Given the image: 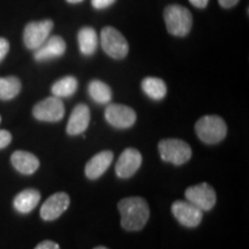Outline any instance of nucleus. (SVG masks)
Returning a JSON list of instances; mask_svg holds the SVG:
<instances>
[{
  "label": "nucleus",
  "instance_id": "20",
  "mask_svg": "<svg viewBox=\"0 0 249 249\" xmlns=\"http://www.w3.org/2000/svg\"><path fill=\"white\" fill-rule=\"evenodd\" d=\"M89 96L98 104H108L112 99V90L107 83L99 80H92L88 86Z\"/></svg>",
  "mask_w": 249,
  "mask_h": 249
},
{
  "label": "nucleus",
  "instance_id": "14",
  "mask_svg": "<svg viewBox=\"0 0 249 249\" xmlns=\"http://www.w3.org/2000/svg\"><path fill=\"white\" fill-rule=\"evenodd\" d=\"M90 123V108L88 105L77 104L75 107L71 111L70 119L67 123V133L70 135H79V134H83L86 129L88 128Z\"/></svg>",
  "mask_w": 249,
  "mask_h": 249
},
{
  "label": "nucleus",
  "instance_id": "21",
  "mask_svg": "<svg viewBox=\"0 0 249 249\" xmlns=\"http://www.w3.org/2000/svg\"><path fill=\"white\" fill-rule=\"evenodd\" d=\"M77 90V80L74 76H65L53 83L51 91L58 98L71 97Z\"/></svg>",
  "mask_w": 249,
  "mask_h": 249
},
{
  "label": "nucleus",
  "instance_id": "1",
  "mask_svg": "<svg viewBox=\"0 0 249 249\" xmlns=\"http://www.w3.org/2000/svg\"><path fill=\"white\" fill-rule=\"evenodd\" d=\"M121 214V226L126 231H140L147 224L150 210L144 198L140 196L126 197L118 203Z\"/></svg>",
  "mask_w": 249,
  "mask_h": 249
},
{
  "label": "nucleus",
  "instance_id": "12",
  "mask_svg": "<svg viewBox=\"0 0 249 249\" xmlns=\"http://www.w3.org/2000/svg\"><path fill=\"white\" fill-rule=\"evenodd\" d=\"M70 203L71 198L68 194L64 192L55 193L43 203L42 208H40V217L48 222L57 219L68 209Z\"/></svg>",
  "mask_w": 249,
  "mask_h": 249
},
{
  "label": "nucleus",
  "instance_id": "8",
  "mask_svg": "<svg viewBox=\"0 0 249 249\" xmlns=\"http://www.w3.org/2000/svg\"><path fill=\"white\" fill-rule=\"evenodd\" d=\"M185 196L187 201L191 202L202 211H209L216 204L217 196L214 189L209 183H198V185L188 187Z\"/></svg>",
  "mask_w": 249,
  "mask_h": 249
},
{
  "label": "nucleus",
  "instance_id": "7",
  "mask_svg": "<svg viewBox=\"0 0 249 249\" xmlns=\"http://www.w3.org/2000/svg\"><path fill=\"white\" fill-rule=\"evenodd\" d=\"M52 29H53V22L51 20L35 21V22L28 23L23 31L24 45L27 46V49L35 51L49 38Z\"/></svg>",
  "mask_w": 249,
  "mask_h": 249
},
{
  "label": "nucleus",
  "instance_id": "6",
  "mask_svg": "<svg viewBox=\"0 0 249 249\" xmlns=\"http://www.w3.org/2000/svg\"><path fill=\"white\" fill-rule=\"evenodd\" d=\"M33 114L37 120L46 123H57L65 116V105L60 98L51 96L34 107Z\"/></svg>",
  "mask_w": 249,
  "mask_h": 249
},
{
  "label": "nucleus",
  "instance_id": "23",
  "mask_svg": "<svg viewBox=\"0 0 249 249\" xmlns=\"http://www.w3.org/2000/svg\"><path fill=\"white\" fill-rule=\"evenodd\" d=\"M11 142H12V134L9 133L8 130L0 129V149L6 148Z\"/></svg>",
  "mask_w": 249,
  "mask_h": 249
},
{
  "label": "nucleus",
  "instance_id": "24",
  "mask_svg": "<svg viewBox=\"0 0 249 249\" xmlns=\"http://www.w3.org/2000/svg\"><path fill=\"white\" fill-rule=\"evenodd\" d=\"M116 0H91V5L96 9H104L113 5Z\"/></svg>",
  "mask_w": 249,
  "mask_h": 249
},
{
  "label": "nucleus",
  "instance_id": "30",
  "mask_svg": "<svg viewBox=\"0 0 249 249\" xmlns=\"http://www.w3.org/2000/svg\"><path fill=\"white\" fill-rule=\"evenodd\" d=\"M93 249H108V248L104 247V246H98V247H96V248H93Z\"/></svg>",
  "mask_w": 249,
  "mask_h": 249
},
{
  "label": "nucleus",
  "instance_id": "29",
  "mask_svg": "<svg viewBox=\"0 0 249 249\" xmlns=\"http://www.w3.org/2000/svg\"><path fill=\"white\" fill-rule=\"evenodd\" d=\"M67 2H70V4H79V2H82L83 0H66Z\"/></svg>",
  "mask_w": 249,
  "mask_h": 249
},
{
  "label": "nucleus",
  "instance_id": "17",
  "mask_svg": "<svg viewBox=\"0 0 249 249\" xmlns=\"http://www.w3.org/2000/svg\"><path fill=\"white\" fill-rule=\"evenodd\" d=\"M40 200V193L36 189H24L15 196L13 205L20 213H29L37 207Z\"/></svg>",
  "mask_w": 249,
  "mask_h": 249
},
{
  "label": "nucleus",
  "instance_id": "4",
  "mask_svg": "<svg viewBox=\"0 0 249 249\" xmlns=\"http://www.w3.org/2000/svg\"><path fill=\"white\" fill-rule=\"evenodd\" d=\"M158 150L161 160L173 165L185 164L192 157V148L188 143L178 139L161 140Z\"/></svg>",
  "mask_w": 249,
  "mask_h": 249
},
{
  "label": "nucleus",
  "instance_id": "19",
  "mask_svg": "<svg viewBox=\"0 0 249 249\" xmlns=\"http://www.w3.org/2000/svg\"><path fill=\"white\" fill-rule=\"evenodd\" d=\"M142 90L148 97L155 101H160L166 96L167 87L161 79L149 76L142 81Z\"/></svg>",
  "mask_w": 249,
  "mask_h": 249
},
{
  "label": "nucleus",
  "instance_id": "18",
  "mask_svg": "<svg viewBox=\"0 0 249 249\" xmlns=\"http://www.w3.org/2000/svg\"><path fill=\"white\" fill-rule=\"evenodd\" d=\"M77 42H79L81 53L87 55V57H90L97 50L99 42L97 33L91 27L81 28L79 34H77Z\"/></svg>",
  "mask_w": 249,
  "mask_h": 249
},
{
  "label": "nucleus",
  "instance_id": "5",
  "mask_svg": "<svg viewBox=\"0 0 249 249\" xmlns=\"http://www.w3.org/2000/svg\"><path fill=\"white\" fill-rule=\"evenodd\" d=\"M101 45L107 55L113 59H124L128 54V42L113 27H105L101 31Z\"/></svg>",
  "mask_w": 249,
  "mask_h": 249
},
{
  "label": "nucleus",
  "instance_id": "15",
  "mask_svg": "<svg viewBox=\"0 0 249 249\" xmlns=\"http://www.w3.org/2000/svg\"><path fill=\"white\" fill-rule=\"evenodd\" d=\"M112 160H113V152L110 150H104L95 155L86 165V176L89 179L95 180L101 178V177L107 172L110 166Z\"/></svg>",
  "mask_w": 249,
  "mask_h": 249
},
{
  "label": "nucleus",
  "instance_id": "22",
  "mask_svg": "<svg viewBox=\"0 0 249 249\" xmlns=\"http://www.w3.org/2000/svg\"><path fill=\"white\" fill-rule=\"evenodd\" d=\"M22 85L17 76L0 77V99L9 101L13 99L20 93Z\"/></svg>",
  "mask_w": 249,
  "mask_h": 249
},
{
  "label": "nucleus",
  "instance_id": "25",
  "mask_svg": "<svg viewBox=\"0 0 249 249\" xmlns=\"http://www.w3.org/2000/svg\"><path fill=\"white\" fill-rule=\"evenodd\" d=\"M9 51V42L4 37H0V62L4 60Z\"/></svg>",
  "mask_w": 249,
  "mask_h": 249
},
{
  "label": "nucleus",
  "instance_id": "28",
  "mask_svg": "<svg viewBox=\"0 0 249 249\" xmlns=\"http://www.w3.org/2000/svg\"><path fill=\"white\" fill-rule=\"evenodd\" d=\"M189 2L197 8H205L209 0H189Z\"/></svg>",
  "mask_w": 249,
  "mask_h": 249
},
{
  "label": "nucleus",
  "instance_id": "11",
  "mask_svg": "<svg viewBox=\"0 0 249 249\" xmlns=\"http://www.w3.org/2000/svg\"><path fill=\"white\" fill-rule=\"evenodd\" d=\"M142 164V155L138 149H124L116 164V173L121 179H128L138 172Z\"/></svg>",
  "mask_w": 249,
  "mask_h": 249
},
{
  "label": "nucleus",
  "instance_id": "3",
  "mask_svg": "<svg viewBox=\"0 0 249 249\" xmlns=\"http://www.w3.org/2000/svg\"><path fill=\"white\" fill-rule=\"evenodd\" d=\"M196 135L207 144H216L225 139L226 123L218 116H204L195 124Z\"/></svg>",
  "mask_w": 249,
  "mask_h": 249
},
{
  "label": "nucleus",
  "instance_id": "13",
  "mask_svg": "<svg viewBox=\"0 0 249 249\" xmlns=\"http://www.w3.org/2000/svg\"><path fill=\"white\" fill-rule=\"evenodd\" d=\"M65 52H66V42L64 38L60 36H51L38 49L35 50L34 57L36 61L43 62L60 58Z\"/></svg>",
  "mask_w": 249,
  "mask_h": 249
},
{
  "label": "nucleus",
  "instance_id": "26",
  "mask_svg": "<svg viewBox=\"0 0 249 249\" xmlns=\"http://www.w3.org/2000/svg\"><path fill=\"white\" fill-rule=\"evenodd\" d=\"M35 249H60V247H59L57 242L51 240H44L39 242L35 247Z\"/></svg>",
  "mask_w": 249,
  "mask_h": 249
},
{
  "label": "nucleus",
  "instance_id": "9",
  "mask_svg": "<svg viewBox=\"0 0 249 249\" xmlns=\"http://www.w3.org/2000/svg\"><path fill=\"white\" fill-rule=\"evenodd\" d=\"M104 116L107 123L118 129L129 128L136 121L135 111L123 104H108Z\"/></svg>",
  "mask_w": 249,
  "mask_h": 249
},
{
  "label": "nucleus",
  "instance_id": "10",
  "mask_svg": "<svg viewBox=\"0 0 249 249\" xmlns=\"http://www.w3.org/2000/svg\"><path fill=\"white\" fill-rule=\"evenodd\" d=\"M173 216L186 227H196L200 225L203 218V211L188 201H176L172 204Z\"/></svg>",
  "mask_w": 249,
  "mask_h": 249
},
{
  "label": "nucleus",
  "instance_id": "31",
  "mask_svg": "<svg viewBox=\"0 0 249 249\" xmlns=\"http://www.w3.org/2000/svg\"><path fill=\"white\" fill-rule=\"evenodd\" d=\"M0 121H1V117H0Z\"/></svg>",
  "mask_w": 249,
  "mask_h": 249
},
{
  "label": "nucleus",
  "instance_id": "27",
  "mask_svg": "<svg viewBox=\"0 0 249 249\" xmlns=\"http://www.w3.org/2000/svg\"><path fill=\"white\" fill-rule=\"evenodd\" d=\"M218 2L223 8H231L238 4L239 0H218Z\"/></svg>",
  "mask_w": 249,
  "mask_h": 249
},
{
  "label": "nucleus",
  "instance_id": "16",
  "mask_svg": "<svg viewBox=\"0 0 249 249\" xmlns=\"http://www.w3.org/2000/svg\"><path fill=\"white\" fill-rule=\"evenodd\" d=\"M12 165L15 167V170L20 173L30 176L35 173L39 167V160L35 155L30 154L28 151L18 150L13 152L11 157Z\"/></svg>",
  "mask_w": 249,
  "mask_h": 249
},
{
  "label": "nucleus",
  "instance_id": "2",
  "mask_svg": "<svg viewBox=\"0 0 249 249\" xmlns=\"http://www.w3.org/2000/svg\"><path fill=\"white\" fill-rule=\"evenodd\" d=\"M164 20L166 29L171 35L185 37L193 26V18L189 9L180 5H170L164 9Z\"/></svg>",
  "mask_w": 249,
  "mask_h": 249
}]
</instances>
